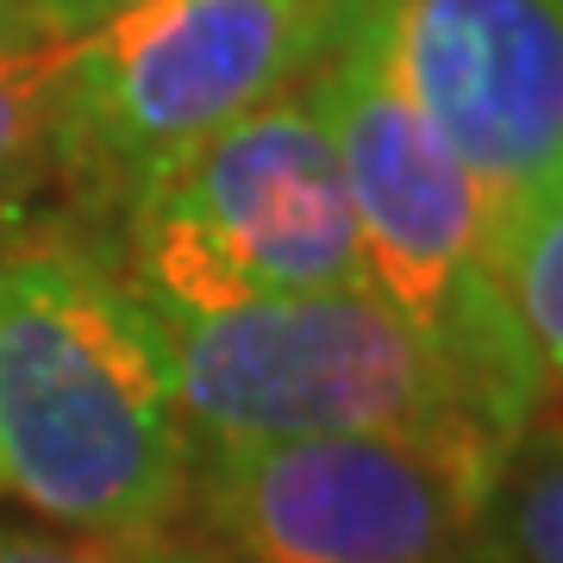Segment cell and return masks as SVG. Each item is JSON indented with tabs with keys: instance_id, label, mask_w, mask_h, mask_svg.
I'll return each instance as SVG.
<instances>
[{
	"instance_id": "obj_1",
	"label": "cell",
	"mask_w": 563,
	"mask_h": 563,
	"mask_svg": "<svg viewBox=\"0 0 563 563\" xmlns=\"http://www.w3.org/2000/svg\"><path fill=\"white\" fill-rule=\"evenodd\" d=\"M157 307L69 251L0 257V483L63 532L139 544L195 495Z\"/></svg>"
},
{
	"instance_id": "obj_2",
	"label": "cell",
	"mask_w": 563,
	"mask_h": 563,
	"mask_svg": "<svg viewBox=\"0 0 563 563\" xmlns=\"http://www.w3.org/2000/svg\"><path fill=\"white\" fill-rule=\"evenodd\" d=\"M307 101L351 195L363 288L444 363L463 401L514 439L544 401V369L495 282L501 220L488 195L344 32L325 38Z\"/></svg>"
},
{
	"instance_id": "obj_3",
	"label": "cell",
	"mask_w": 563,
	"mask_h": 563,
	"mask_svg": "<svg viewBox=\"0 0 563 563\" xmlns=\"http://www.w3.org/2000/svg\"><path fill=\"white\" fill-rule=\"evenodd\" d=\"M188 432L207 444L282 439H507L369 288L282 295L225 313H157Z\"/></svg>"
},
{
	"instance_id": "obj_4",
	"label": "cell",
	"mask_w": 563,
	"mask_h": 563,
	"mask_svg": "<svg viewBox=\"0 0 563 563\" xmlns=\"http://www.w3.org/2000/svg\"><path fill=\"white\" fill-rule=\"evenodd\" d=\"M132 276L157 313L363 288L357 220L307 95H276L139 181Z\"/></svg>"
},
{
	"instance_id": "obj_5",
	"label": "cell",
	"mask_w": 563,
	"mask_h": 563,
	"mask_svg": "<svg viewBox=\"0 0 563 563\" xmlns=\"http://www.w3.org/2000/svg\"><path fill=\"white\" fill-rule=\"evenodd\" d=\"M501 451L476 439L207 444L195 488L220 563H451Z\"/></svg>"
},
{
	"instance_id": "obj_6",
	"label": "cell",
	"mask_w": 563,
	"mask_h": 563,
	"mask_svg": "<svg viewBox=\"0 0 563 563\" xmlns=\"http://www.w3.org/2000/svg\"><path fill=\"white\" fill-rule=\"evenodd\" d=\"M339 13L344 0H139L81 38L57 132L139 188L288 95L339 32Z\"/></svg>"
},
{
	"instance_id": "obj_7",
	"label": "cell",
	"mask_w": 563,
	"mask_h": 563,
	"mask_svg": "<svg viewBox=\"0 0 563 563\" xmlns=\"http://www.w3.org/2000/svg\"><path fill=\"white\" fill-rule=\"evenodd\" d=\"M339 32L439 132L495 220L563 176V0H344Z\"/></svg>"
},
{
	"instance_id": "obj_8",
	"label": "cell",
	"mask_w": 563,
	"mask_h": 563,
	"mask_svg": "<svg viewBox=\"0 0 563 563\" xmlns=\"http://www.w3.org/2000/svg\"><path fill=\"white\" fill-rule=\"evenodd\" d=\"M470 551L483 563H563V420L544 407L507 439Z\"/></svg>"
},
{
	"instance_id": "obj_9",
	"label": "cell",
	"mask_w": 563,
	"mask_h": 563,
	"mask_svg": "<svg viewBox=\"0 0 563 563\" xmlns=\"http://www.w3.org/2000/svg\"><path fill=\"white\" fill-rule=\"evenodd\" d=\"M495 282L544 376H563V176L520 201L495 239Z\"/></svg>"
},
{
	"instance_id": "obj_10",
	"label": "cell",
	"mask_w": 563,
	"mask_h": 563,
	"mask_svg": "<svg viewBox=\"0 0 563 563\" xmlns=\"http://www.w3.org/2000/svg\"><path fill=\"white\" fill-rule=\"evenodd\" d=\"M88 38V32H81ZM81 38H13L0 44V181L13 176L63 120L69 69Z\"/></svg>"
},
{
	"instance_id": "obj_11",
	"label": "cell",
	"mask_w": 563,
	"mask_h": 563,
	"mask_svg": "<svg viewBox=\"0 0 563 563\" xmlns=\"http://www.w3.org/2000/svg\"><path fill=\"white\" fill-rule=\"evenodd\" d=\"M125 7L139 0H0V25H13V38H81Z\"/></svg>"
},
{
	"instance_id": "obj_12",
	"label": "cell",
	"mask_w": 563,
	"mask_h": 563,
	"mask_svg": "<svg viewBox=\"0 0 563 563\" xmlns=\"http://www.w3.org/2000/svg\"><path fill=\"white\" fill-rule=\"evenodd\" d=\"M0 563H132V544L88 539V532H32V526H0Z\"/></svg>"
},
{
	"instance_id": "obj_13",
	"label": "cell",
	"mask_w": 563,
	"mask_h": 563,
	"mask_svg": "<svg viewBox=\"0 0 563 563\" xmlns=\"http://www.w3.org/2000/svg\"><path fill=\"white\" fill-rule=\"evenodd\" d=\"M132 563H220L207 539H181L176 526L157 532V539H139L132 544Z\"/></svg>"
},
{
	"instance_id": "obj_14",
	"label": "cell",
	"mask_w": 563,
	"mask_h": 563,
	"mask_svg": "<svg viewBox=\"0 0 563 563\" xmlns=\"http://www.w3.org/2000/svg\"><path fill=\"white\" fill-rule=\"evenodd\" d=\"M451 563H483V558H476V551H470V544H463V551H457V558H451Z\"/></svg>"
}]
</instances>
